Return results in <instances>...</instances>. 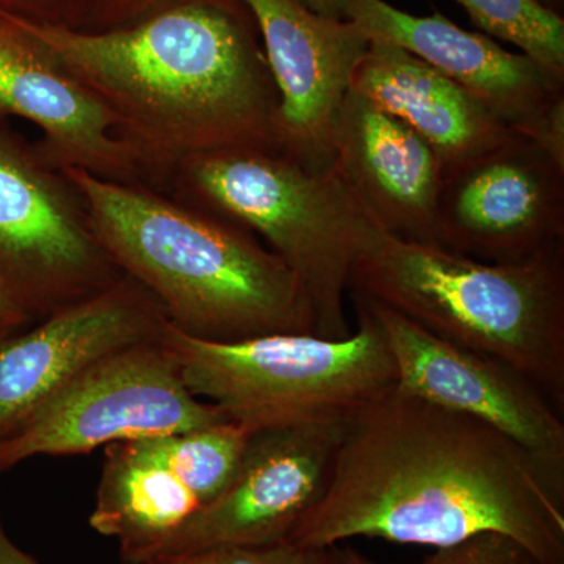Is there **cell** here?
I'll return each instance as SVG.
<instances>
[{
  "mask_svg": "<svg viewBox=\"0 0 564 564\" xmlns=\"http://www.w3.org/2000/svg\"><path fill=\"white\" fill-rule=\"evenodd\" d=\"M251 434L240 423L223 421L188 432L148 437L139 444L165 464L195 494L203 508L231 484Z\"/></svg>",
  "mask_w": 564,
  "mask_h": 564,
  "instance_id": "19",
  "label": "cell"
},
{
  "mask_svg": "<svg viewBox=\"0 0 564 564\" xmlns=\"http://www.w3.org/2000/svg\"><path fill=\"white\" fill-rule=\"evenodd\" d=\"M50 0H0V9L29 18L32 21L46 22L44 6Z\"/></svg>",
  "mask_w": 564,
  "mask_h": 564,
  "instance_id": "25",
  "label": "cell"
},
{
  "mask_svg": "<svg viewBox=\"0 0 564 564\" xmlns=\"http://www.w3.org/2000/svg\"><path fill=\"white\" fill-rule=\"evenodd\" d=\"M344 423H304L252 433L225 492L155 547L147 563L221 547L288 543L293 527L325 488Z\"/></svg>",
  "mask_w": 564,
  "mask_h": 564,
  "instance_id": "11",
  "label": "cell"
},
{
  "mask_svg": "<svg viewBox=\"0 0 564 564\" xmlns=\"http://www.w3.org/2000/svg\"><path fill=\"white\" fill-rule=\"evenodd\" d=\"M350 295L383 329L397 388L492 426L524 448L564 491L563 414L530 378L500 359L434 336L384 304Z\"/></svg>",
  "mask_w": 564,
  "mask_h": 564,
  "instance_id": "10",
  "label": "cell"
},
{
  "mask_svg": "<svg viewBox=\"0 0 564 564\" xmlns=\"http://www.w3.org/2000/svg\"><path fill=\"white\" fill-rule=\"evenodd\" d=\"M358 329L344 339L274 333L209 343L166 323L161 343L188 391L250 432L343 422L397 384L383 329L361 304Z\"/></svg>",
  "mask_w": 564,
  "mask_h": 564,
  "instance_id": "6",
  "label": "cell"
},
{
  "mask_svg": "<svg viewBox=\"0 0 564 564\" xmlns=\"http://www.w3.org/2000/svg\"><path fill=\"white\" fill-rule=\"evenodd\" d=\"M486 533L564 564V491L510 437L395 384L345 421L325 488L285 544L443 549Z\"/></svg>",
  "mask_w": 564,
  "mask_h": 564,
  "instance_id": "1",
  "label": "cell"
},
{
  "mask_svg": "<svg viewBox=\"0 0 564 564\" xmlns=\"http://www.w3.org/2000/svg\"><path fill=\"white\" fill-rule=\"evenodd\" d=\"M158 191L254 234L302 282L317 336H350L345 295L370 218L334 166L280 150H223L173 166Z\"/></svg>",
  "mask_w": 564,
  "mask_h": 564,
  "instance_id": "5",
  "label": "cell"
},
{
  "mask_svg": "<svg viewBox=\"0 0 564 564\" xmlns=\"http://www.w3.org/2000/svg\"><path fill=\"white\" fill-rule=\"evenodd\" d=\"M304 7L333 20H348L347 0H299Z\"/></svg>",
  "mask_w": 564,
  "mask_h": 564,
  "instance_id": "26",
  "label": "cell"
},
{
  "mask_svg": "<svg viewBox=\"0 0 564 564\" xmlns=\"http://www.w3.org/2000/svg\"><path fill=\"white\" fill-rule=\"evenodd\" d=\"M440 247L475 261H521L564 243V161L513 132L444 172Z\"/></svg>",
  "mask_w": 564,
  "mask_h": 564,
  "instance_id": "9",
  "label": "cell"
},
{
  "mask_svg": "<svg viewBox=\"0 0 564 564\" xmlns=\"http://www.w3.org/2000/svg\"><path fill=\"white\" fill-rule=\"evenodd\" d=\"M169 318L143 285L122 274L104 291L0 343V440L90 367L159 339Z\"/></svg>",
  "mask_w": 564,
  "mask_h": 564,
  "instance_id": "13",
  "label": "cell"
},
{
  "mask_svg": "<svg viewBox=\"0 0 564 564\" xmlns=\"http://www.w3.org/2000/svg\"><path fill=\"white\" fill-rule=\"evenodd\" d=\"M369 39L350 91L410 126L437 152L444 172L491 150L514 132L421 58L391 41Z\"/></svg>",
  "mask_w": 564,
  "mask_h": 564,
  "instance_id": "17",
  "label": "cell"
},
{
  "mask_svg": "<svg viewBox=\"0 0 564 564\" xmlns=\"http://www.w3.org/2000/svg\"><path fill=\"white\" fill-rule=\"evenodd\" d=\"M486 35L519 47L564 80V18L534 0H456Z\"/></svg>",
  "mask_w": 564,
  "mask_h": 564,
  "instance_id": "20",
  "label": "cell"
},
{
  "mask_svg": "<svg viewBox=\"0 0 564 564\" xmlns=\"http://www.w3.org/2000/svg\"><path fill=\"white\" fill-rule=\"evenodd\" d=\"M333 166L381 231L440 247L436 215L444 165L410 126L348 93L334 126Z\"/></svg>",
  "mask_w": 564,
  "mask_h": 564,
  "instance_id": "16",
  "label": "cell"
},
{
  "mask_svg": "<svg viewBox=\"0 0 564 564\" xmlns=\"http://www.w3.org/2000/svg\"><path fill=\"white\" fill-rule=\"evenodd\" d=\"M228 421L193 395L161 337L107 356L0 440V474L39 456L88 455L109 445Z\"/></svg>",
  "mask_w": 564,
  "mask_h": 564,
  "instance_id": "8",
  "label": "cell"
},
{
  "mask_svg": "<svg viewBox=\"0 0 564 564\" xmlns=\"http://www.w3.org/2000/svg\"><path fill=\"white\" fill-rule=\"evenodd\" d=\"M534 2L540 3L545 10L554 11L556 14L563 13L564 0H534Z\"/></svg>",
  "mask_w": 564,
  "mask_h": 564,
  "instance_id": "28",
  "label": "cell"
},
{
  "mask_svg": "<svg viewBox=\"0 0 564 564\" xmlns=\"http://www.w3.org/2000/svg\"><path fill=\"white\" fill-rule=\"evenodd\" d=\"M104 451L88 522L96 533L117 541L122 563L144 564L155 547L202 510V503L139 441L109 445Z\"/></svg>",
  "mask_w": 564,
  "mask_h": 564,
  "instance_id": "18",
  "label": "cell"
},
{
  "mask_svg": "<svg viewBox=\"0 0 564 564\" xmlns=\"http://www.w3.org/2000/svg\"><path fill=\"white\" fill-rule=\"evenodd\" d=\"M35 323L9 285L0 280V343Z\"/></svg>",
  "mask_w": 564,
  "mask_h": 564,
  "instance_id": "23",
  "label": "cell"
},
{
  "mask_svg": "<svg viewBox=\"0 0 564 564\" xmlns=\"http://www.w3.org/2000/svg\"><path fill=\"white\" fill-rule=\"evenodd\" d=\"M0 115L35 126L41 151L58 169L144 184L139 162L109 109L3 9Z\"/></svg>",
  "mask_w": 564,
  "mask_h": 564,
  "instance_id": "15",
  "label": "cell"
},
{
  "mask_svg": "<svg viewBox=\"0 0 564 564\" xmlns=\"http://www.w3.org/2000/svg\"><path fill=\"white\" fill-rule=\"evenodd\" d=\"M121 276L73 182L0 115V280L39 322Z\"/></svg>",
  "mask_w": 564,
  "mask_h": 564,
  "instance_id": "7",
  "label": "cell"
},
{
  "mask_svg": "<svg viewBox=\"0 0 564 564\" xmlns=\"http://www.w3.org/2000/svg\"><path fill=\"white\" fill-rule=\"evenodd\" d=\"M251 11L280 106L278 148L296 161L333 166V132L370 39L356 22L333 20L299 0H242Z\"/></svg>",
  "mask_w": 564,
  "mask_h": 564,
  "instance_id": "14",
  "label": "cell"
},
{
  "mask_svg": "<svg viewBox=\"0 0 564 564\" xmlns=\"http://www.w3.org/2000/svg\"><path fill=\"white\" fill-rule=\"evenodd\" d=\"M63 172L111 261L181 333L209 343L317 334L302 282L248 229L150 185Z\"/></svg>",
  "mask_w": 564,
  "mask_h": 564,
  "instance_id": "3",
  "label": "cell"
},
{
  "mask_svg": "<svg viewBox=\"0 0 564 564\" xmlns=\"http://www.w3.org/2000/svg\"><path fill=\"white\" fill-rule=\"evenodd\" d=\"M328 549V564H384L370 560L351 545ZM414 564H540L521 544L503 534L486 533L451 547L434 549L432 555Z\"/></svg>",
  "mask_w": 564,
  "mask_h": 564,
  "instance_id": "21",
  "label": "cell"
},
{
  "mask_svg": "<svg viewBox=\"0 0 564 564\" xmlns=\"http://www.w3.org/2000/svg\"><path fill=\"white\" fill-rule=\"evenodd\" d=\"M0 564H43L11 540L0 516Z\"/></svg>",
  "mask_w": 564,
  "mask_h": 564,
  "instance_id": "24",
  "label": "cell"
},
{
  "mask_svg": "<svg viewBox=\"0 0 564 564\" xmlns=\"http://www.w3.org/2000/svg\"><path fill=\"white\" fill-rule=\"evenodd\" d=\"M348 292L426 332L510 364L564 413V243L488 263L408 242L369 221Z\"/></svg>",
  "mask_w": 564,
  "mask_h": 564,
  "instance_id": "4",
  "label": "cell"
},
{
  "mask_svg": "<svg viewBox=\"0 0 564 564\" xmlns=\"http://www.w3.org/2000/svg\"><path fill=\"white\" fill-rule=\"evenodd\" d=\"M104 13L109 17L117 14H132L144 11L154 3V0H101Z\"/></svg>",
  "mask_w": 564,
  "mask_h": 564,
  "instance_id": "27",
  "label": "cell"
},
{
  "mask_svg": "<svg viewBox=\"0 0 564 564\" xmlns=\"http://www.w3.org/2000/svg\"><path fill=\"white\" fill-rule=\"evenodd\" d=\"M147 564H328V549H300L291 544L221 547L198 554L152 560Z\"/></svg>",
  "mask_w": 564,
  "mask_h": 564,
  "instance_id": "22",
  "label": "cell"
},
{
  "mask_svg": "<svg viewBox=\"0 0 564 564\" xmlns=\"http://www.w3.org/2000/svg\"><path fill=\"white\" fill-rule=\"evenodd\" d=\"M348 20L391 41L473 95L516 132L564 161V80L486 33L464 31L444 14L414 17L386 0H347Z\"/></svg>",
  "mask_w": 564,
  "mask_h": 564,
  "instance_id": "12",
  "label": "cell"
},
{
  "mask_svg": "<svg viewBox=\"0 0 564 564\" xmlns=\"http://www.w3.org/2000/svg\"><path fill=\"white\" fill-rule=\"evenodd\" d=\"M13 14L113 115L144 185L203 152L280 150V96L242 0H177L106 31Z\"/></svg>",
  "mask_w": 564,
  "mask_h": 564,
  "instance_id": "2",
  "label": "cell"
}]
</instances>
